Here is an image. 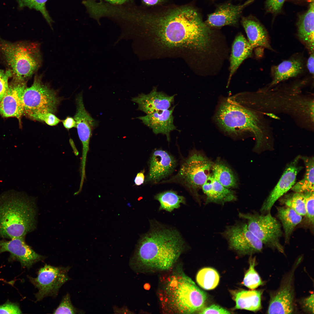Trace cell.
<instances>
[{"mask_svg": "<svg viewBox=\"0 0 314 314\" xmlns=\"http://www.w3.org/2000/svg\"><path fill=\"white\" fill-rule=\"evenodd\" d=\"M140 22L165 48L200 51L205 49L210 43V30L198 12L191 7L159 13H142Z\"/></svg>", "mask_w": 314, "mask_h": 314, "instance_id": "cell-1", "label": "cell"}, {"mask_svg": "<svg viewBox=\"0 0 314 314\" xmlns=\"http://www.w3.org/2000/svg\"><path fill=\"white\" fill-rule=\"evenodd\" d=\"M153 223L140 238L130 259L129 265L133 270H169L183 249L184 241L177 231Z\"/></svg>", "mask_w": 314, "mask_h": 314, "instance_id": "cell-2", "label": "cell"}, {"mask_svg": "<svg viewBox=\"0 0 314 314\" xmlns=\"http://www.w3.org/2000/svg\"><path fill=\"white\" fill-rule=\"evenodd\" d=\"M35 198L25 193L9 191L0 195V237H24L35 228Z\"/></svg>", "mask_w": 314, "mask_h": 314, "instance_id": "cell-3", "label": "cell"}, {"mask_svg": "<svg viewBox=\"0 0 314 314\" xmlns=\"http://www.w3.org/2000/svg\"><path fill=\"white\" fill-rule=\"evenodd\" d=\"M207 295L189 277L182 272H174L166 280L160 295L166 312L190 314L203 308Z\"/></svg>", "mask_w": 314, "mask_h": 314, "instance_id": "cell-4", "label": "cell"}, {"mask_svg": "<svg viewBox=\"0 0 314 314\" xmlns=\"http://www.w3.org/2000/svg\"><path fill=\"white\" fill-rule=\"evenodd\" d=\"M215 119L219 127L224 132L236 135L251 132L255 137L256 147L261 145L264 135L260 119L255 112L243 105L240 98L230 97L221 101Z\"/></svg>", "mask_w": 314, "mask_h": 314, "instance_id": "cell-5", "label": "cell"}, {"mask_svg": "<svg viewBox=\"0 0 314 314\" xmlns=\"http://www.w3.org/2000/svg\"><path fill=\"white\" fill-rule=\"evenodd\" d=\"M0 52L13 73V78L26 81L40 67L42 56L39 44L11 42L0 39Z\"/></svg>", "mask_w": 314, "mask_h": 314, "instance_id": "cell-6", "label": "cell"}, {"mask_svg": "<svg viewBox=\"0 0 314 314\" xmlns=\"http://www.w3.org/2000/svg\"><path fill=\"white\" fill-rule=\"evenodd\" d=\"M24 115L30 118L39 113L56 111L60 100L56 92L36 75L32 85L25 89L22 97Z\"/></svg>", "mask_w": 314, "mask_h": 314, "instance_id": "cell-7", "label": "cell"}, {"mask_svg": "<svg viewBox=\"0 0 314 314\" xmlns=\"http://www.w3.org/2000/svg\"><path fill=\"white\" fill-rule=\"evenodd\" d=\"M266 213H240L239 215L247 220L249 230L263 245L283 254L284 248L280 240L283 233L281 224L270 212Z\"/></svg>", "mask_w": 314, "mask_h": 314, "instance_id": "cell-8", "label": "cell"}, {"mask_svg": "<svg viewBox=\"0 0 314 314\" xmlns=\"http://www.w3.org/2000/svg\"><path fill=\"white\" fill-rule=\"evenodd\" d=\"M213 164L204 154L194 151L182 164L176 177L197 197L198 191L210 175Z\"/></svg>", "mask_w": 314, "mask_h": 314, "instance_id": "cell-9", "label": "cell"}, {"mask_svg": "<svg viewBox=\"0 0 314 314\" xmlns=\"http://www.w3.org/2000/svg\"><path fill=\"white\" fill-rule=\"evenodd\" d=\"M70 268L46 264L38 270L35 278L28 276L31 282L37 288L35 294L36 301L48 296L56 297L61 287L70 279L68 273Z\"/></svg>", "mask_w": 314, "mask_h": 314, "instance_id": "cell-10", "label": "cell"}, {"mask_svg": "<svg viewBox=\"0 0 314 314\" xmlns=\"http://www.w3.org/2000/svg\"><path fill=\"white\" fill-rule=\"evenodd\" d=\"M223 235L230 248L240 254H252L263 250V243L249 230L247 224L228 226Z\"/></svg>", "mask_w": 314, "mask_h": 314, "instance_id": "cell-11", "label": "cell"}, {"mask_svg": "<svg viewBox=\"0 0 314 314\" xmlns=\"http://www.w3.org/2000/svg\"><path fill=\"white\" fill-rule=\"evenodd\" d=\"M76 112L74 119L76 123L78 135L82 145L81 162V174H85V168L87 156L89 149L90 140L93 130L98 124L85 109L82 93L77 97L76 100Z\"/></svg>", "mask_w": 314, "mask_h": 314, "instance_id": "cell-12", "label": "cell"}, {"mask_svg": "<svg viewBox=\"0 0 314 314\" xmlns=\"http://www.w3.org/2000/svg\"><path fill=\"white\" fill-rule=\"evenodd\" d=\"M301 258L284 279L279 288L270 295L268 314H291L294 310L293 280L294 271Z\"/></svg>", "mask_w": 314, "mask_h": 314, "instance_id": "cell-13", "label": "cell"}, {"mask_svg": "<svg viewBox=\"0 0 314 314\" xmlns=\"http://www.w3.org/2000/svg\"><path fill=\"white\" fill-rule=\"evenodd\" d=\"M26 82L13 78L0 102V115L4 118L15 117L20 125L24 115L22 97L27 87Z\"/></svg>", "mask_w": 314, "mask_h": 314, "instance_id": "cell-14", "label": "cell"}, {"mask_svg": "<svg viewBox=\"0 0 314 314\" xmlns=\"http://www.w3.org/2000/svg\"><path fill=\"white\" fill-rule=\"evenodd\" d=\"M6 251L10 254V261H17L22 267L28 269L45 258L36 253L27 245L24 237L15 238L9 241L0 240V254Z\"/></svg>", "mask_w": 314, "mask_h": 314, "instance_id": "cell-15", "label": "cell"}, {"mask_svg": "<svg viewBox=\"0 0 314 314\" xmlns=\"http://www.w3.org/2000/svg\"><path fill=\"white\" fill-rule=\"evenodd\" d=\"M297 156L287 166L279 181L263 203L261 208L262 214L270 212L275 202L295 185L301 167L297 165Z\"/></svg>", "mask_w": 314, "mask_h": 314, "instance_id": "cell-16", "label": "cell"}, {"mask_svg": "<svg viewBox=\"0 0 314 314\" xmlns=\"http://www.w3.org/2000/svg\"><path fill=\"white\" fill-rule=\"evenodd\" d=\"M175 95L170 96L154 88L149 93H142L132 98L138 105V109L150 115L168 109L174 102Z\"/></svg>", "mask_w": 314, "mask_h": 314, "instance_id": "cell-17", "label": "cell"}, {"mask_svg": "<svg viewBox=\"0 0 314 314\" xmlns=\"http://www.w3.org/2000/svg\"><path fill=\"white\" fill-rule=\"evenodd\" d=\"M176 164L175 158L168 152L162 149L155 150L150 159L149 172L146 181L158 182L170 174Z\"/></svg>", "mask_w": 314, "mask_h": 314, "instance_id": "cell-18", "label": "cell"}, {"mask_svg": "<svg viewBox=\"0 0 314 314\" xmlns=\"http://www.w3.org/2000/svg\"><path fill=\"white\" fill-rule=\"evenodd\" d=\"M254 0H249L239 5L227 3L220 5L214 13L208 15L205 24L208 26L212 27L235 25L237 23L243 10Z\"/></svg>", "mask_w": 314, "mask_h": 314, "instance_id": "cell-19", "label": "cell"}, {"mask_svg": "<svg viewBox=\"0 0 314 314\" xmlns=\"http://www.w3.org/2000/svg\"><path fill=\"white\" fill-rule=\"evenodd\" d=\"M175 107L174 106L170 109L140 116L137 118L151 129L155 134L161 133L165 135L169 141L170 132L174 130H178L174 123L173 113Z\"/></svg>", "mask_w": 314, "mask_h": 314, "instance_id": "cell-20", "label": "cell"}, {"mask_svg": "<svg viewBox=\"0 0 314 314\" xmlns=\"http://www.w3.org/2000/svg\"><path fill=\"white\" fill-rule=\"evenodd\" d=\"M201 188L206 196V204L213 203L223 205L226 202L236 199L234 192L220 184L214 178L211 174Z\"/></svg>", "mask_w": 314, "mask_h": 314, "instance_id": "cell-21", "label": "cell"}, {"mask_svg": "<svg viewBox=\"0 0 314 314\" xmlns=\"http://www.w3.org/2000/svg\"><path fill=\"white\" fill-rule=\"evenodd\" d=\"M241 22L248 42L253 48L263 47L272 49L267 32L258 21L253 17H243Z\"/></svg>", "mask_w": 314, "mask_h": 314, "instance_id": "cell-22", "label": "cell"}, {"mask_svg": "<svg viewBox=\"0 0 314 314\" xmlns=\"http://www.w3.org/2000/svg\"><path fill=\"white\" fill-rule=\"evenodd\" d=\"M314 0L307 11L301 15L297 23L298 36L311 53L314 52Z\"/></svg>", "mask_w": 314, "mask_h": 314, "instance_id": "cell-23", "label": "cell"}, {"mask_svg": "<svg viewBox=\"0 0 314 314\" xmlns=\"http://www.w3.org/2000/svg\"><path fill=\"white\" fill-rule=\"evenodd\" d=\"M253 48L242 34H239L236 38L232 48L228 82L242 62L251 56Z\"/></svg>", "mask_w": 314, "mask_h": 314, "instance_id": "cell-24", "label": "cell"}, {"mask_svg": "<svg viewBox=\"0 0 314 314\" xmlns=\"http://www.w3.org/2000/svg\"><path fill=\"white\" fill-rule=\"evenodd\" d=\"M302 62L299 59L292 58L285 60L272 69V85L290 78L295 77L302 72Z\"/></svg>", "mask_w": 314, "mask_h": 314, "instance_id": "cell-25", "label": "cell"}, {"mask_svg": "<svg viewBox=\"0 0 314 314\" xmlns=\"http://www.w3.org/2000/svg\"><path fill=\"white\" fill-rule=\"evenodd\" d=\"M235 309H245L252 311L260 310L261 308V290H242L234 292Z\"/></svg>", "mask_w": 314, "mask_h": 314, "instance_id": "cell-26", "label": "cell"}, {"mask_svg": "<svg viewBox=\"0 0 314 314\" xmlns=\"http://www.w3.org/2000/svg\"><path fill=\"white\" fill-rule=\"evenodd\" d=\"M276 209L278 217L284 231L285 242H288L295 228L301 222L302 216L285 206L276 207Z\"/></svg>", "mask_w": 314, "mask_h": 314, "instance_id": "cell-27", "label": "cell"}, {"mask_svg": "<svg viewBox=\"0 0 314 314\" xmlns=\"http://www.w3.org/2000/svg\"><path fill=\"white\" fill-rule=\"evenodd\" d=\"M211 170L214 178L224 187L230 189L237 187V179L234 173L223 161L217 160L213 163Z\"/></svg>", "mask_w": 314, "mask_h": 314, "instance_id": "cell-28", "label": "cell"}, {"mask_svg": "<svg viewBox=\"0 0 314 314\" xmlns=\"http://www.w3.org/2000/svg\"><path fill=\"white\" fill-rule=\"evenodd\" d=\"M306 171L304 178L295 184L291 188L294 192L304 193L314 191V158L313 157H303Z\"/></svg>", "mask_w": 314, "mask_h": 314, "instance_id": "cell-29", "label": "cell"}, {"mask_svg": "<svg viewBox=\"0 0 314 314\" xmlns=\"http://www.w3.org/2000/svg\"><path fill=\"white\" fill-rule=\"evenodd\" d=\"M154 198L160 203V210H164L169 212L179 208L181 204L185 203V199L183 196L179 195L172 191H165L158 194Z\"/></svg>", "mask_w": 314, "mask_h": 314, "instance_id": "cell-30", "label": "cell"}, {"mask_svg": "<svg viewBox=\"0 0 314 314\" xmlns=\"http://www.w3.org/2000/svg\"><path fill=\"white\" fill-rule=\"evenodd\" d=\"M219 275L216 270L210 267L200 270L196 276V281L202 288L206 290L213 289L218 284Z\"/></svg>", "mask_w": 314, "mask_h": 314, "instance_id": "cell-31", "label": "cell"}, {"mask_svg": "<svg viewBox=\"0 0 314 314\" xmlns=\"http://www.w3.org/2000/svg\"><path fill=\"white\" fill-rule=\"evenodd\" d=\"M284 206L292 209L300 215L306 214L305 200L303 193L295 192L286 195L280 201Z\"/></svg>", "mask_w": 314, "mask_h": 314, "instance_id": "cell-32", "label": "cell"}, {"mask_svg": "<svg viewBox=\"0 0 314 314\" xmlns=\"http://www.w3.org/2000/svg\"><path fill=\"white\" fill-rule=\"evenodd\" d=\"M249 265V268L245 275L242 283L245 286L253 290L262 285L263 283L254 268L256 265L255 257L250 258Z\"/></svg>", "mask_w": 314, "mask_h": 314, "instance_id": "cell-33", "label": "cell"}, {"mask_svg": "<svg viewBox=\"0 0 314 314\" xmlns=\"http://www.w3.org/2000/svg\"><path fill=\"white\" fill-rule=\"evenodd\" d=\"M48 0H18L21 7L27 6L40 11L47 22L51 26L52 20L46 8V3Z\"/></svg>", "mask_w": 314, "mask_h": 314, "instance_id": "cell-34", "label": "cell"}, {"mask_svg": "<svg viewBox=\"0 0 314 314\" xmlns=\"http://www.w3.org/2000/svg\"><path fill=\"white\" fill-rule=\"evenodd\" d=\"M72 305L70 296L67 293L64 296L58 306L54 311V314H76L81 313Z\"/></svg>", "mask_w": 314, "mask_h": 314, "instance_id": "cell-35", "label": "cell"}, {"mask_svg": "<svg viewBox=\"0 0 314 314\" xmlns=\"http://www.w3.org/2000/svg\"><path fill=\"white\" fill-rule=\"evenodd\" d=\"M305 200L306 220L308 224L314 226V191L303 193Z\"/></svg>", "mask_w": 314, "mask_h": 314, "instance_id": "cell-36", "label": "cell"}, {"mask_svg": "<svg viewBox=\"0 0 314 314\" xmlns=\"http://www.w3.org/2000/svg\"><path fill=\"white\" fill-rule=\"evenodd\" d=\"M50 112L39 113L34 114L29 118L33 120L42 121L51 126L57 125L61 120L54 114Z\"/></svg>", "mask_w": 314, "mask_h": 314, "instance_id": "cell-37", "label": "cell"}, {"mask_svg": "<svg viewBox=\"0 0 314 314\" xmlns=\"http://www.w3.org/2000/svg\"><path fill=\"white\" fill-rule=\"evenodd\" d=\"M13 76L10 69L5 71L0 69V102L8 89V79Z\"/></svg>", "mask_w": 314, "mask_h": 314, "instance_id": "cell-38", "label": "cell"}, {"mask_svg": "<svg viewBox=\"0 0 314 314\" xmlns=\"http://www.w3.org/2000/svg\"><path fill=\"white\" fill-rule=\"evenodd\" d=\"M22 311L16 303L7 301L0 305V314H21Z\"/></svg>", "mask_w": 314, "mask_h": 314, "instance_id": "cell-39", "label": "cell"}, {"mask_svg": "<svg viewBox=\"0 0 314 314\" xmlns=\"http://www.w3.org/2000/svg\"><path fill=\"white\" fill-rule=\"evenodd\" d=\"M285 0H267L265 7L268 12L277 13L281 10Z\"/></svg>", "mask_w": 314, "mask_h": 314, "instance_id": "cell-40", "label": "cell"}, {"mask_svg": "<svg viewBox=\"0 0 314 314\" xmlns=\"http://www.w3.org/2000/svg\"><path fill=\"white\" fill-rule=\"evenodd\" d=\"M200 314H230L229 311L220 306L213 304L202 309L199 313Z\"/></svg>", "mask_w": 314, "mask_h": 314, "instance_id": "cell-41", "label": "cell"}, {"mask_svg": "<svg viewBox=\"0 0 314 314\" xmlns=\"http://www.w3.org/2000/svg\"><path fill=\"white\" fill-rule=\"evenodd\" d=\"M303 306L306 311L311 313H314L313 293L303 300Z\"/></svg>", "mask_w": 314, "mask_h": 314, "instance_id": "cell-42", "label": "cell"}, {"mask_svg": "<svg viewBox=\"0 0 314 314\" xmlns=\"http://www.w3.org/2000/svg\"><path fill=\"white\" fill-rule=\"evenodd\" d=\"M62 121L64 127L67 129H69L73 127H76V122L74 118L72 117H67L65 119Z\"/></svg>", "mask_w": 314, "mask_h": 314, "instance_id": "cell-43", "label": "cell"}, {"mask_svg": "<svg viewBox=\"0 0 314 314\" xmlns=\"http://www.w3.org/2000/svg\"><path fill=\"white\" fill-rule=\"evenodd\" d=\"M144 170L138 173L135 177L134 182L135 185L139 186L143 183L144 180Z\"/></svg>", "mask_w": 314, "mask_h": 314, "instance_id": "cell-44", "label": "cell"}, {"mask_svg": "<svg viewBox=\"0 0 314 314\" xmlns=\"http://www.w3.org/2000/svg\"><path fill=\"white\" fill-rule=\"evenodd\" d=\"M307 68L310 73L314 74V52L311 53L307 63Z\"/></svg>", "mask_w": 314, "mask_h": 314, "instance_id": "cell-45", "label": "cell"}, {"mask_svg": "<svg viewBox=\"0 0 314 314\" xmlns=\"http://www.w3.org/2000/svg\"><path fill=\"white\" fill-rule=\"evenodd\" d=\"M142 3L145 5L152 6L160 4L163 2L165 0H141Z\"/></svg>", "mask_w": 314, "mask_h": 314, "instance_id": "cell-46", "label": "cell"}, {"mask_svg": "<svg viewBox=\"0 0 314 314\" xmlns=\"http://www.w3.org/2000/svg\"><path fill=\"white\" fill-rule=\"evenodd\" d=\"M110 4L121 5L128 2L131 0H104Z\"/></svg>", "mask_w": 314, "mask_h": 314, "instance_id": "cell-47", "label": "cell"}, {"mask_svg": "<svg viewBox=\"0 0 314 314\" xmlns=\"http://www.w3.org/2000/svg\"><path fill=\"white\" fill-rule=\"evenodd\" d=\"M265 115L267 116H270L271 118L274 119H280L279 117H277V116L274 115V114L271 113H265Z\"/></svg>", "mask_w": 314, "mask_h": 314, "instance_id": "cell-48", "label": "cell"}]
</instances>
